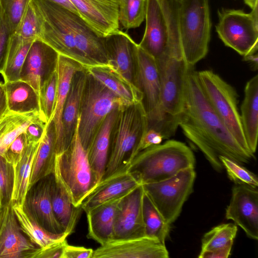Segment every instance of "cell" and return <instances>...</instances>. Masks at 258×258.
<instances>
[{
  "mask_svg": "<svg viewBox=\"0 0 258 258\" xmlns=\"http://www.w3.org/2000/svg\"><path fill=\"white\" fill-rule=\"evenodd\" d=\"M197 72L190 67L186 74L184 105L179 116V126L217 171L224 169L220 155L241 164L249 163L254 154L244 150L224 125L204 95Z\"/></svg>",
  "mask_w": 258,
  "mask_h": 258,
  "instance_id": "obj_1",
  "label": "cell"
},
{
  "mask_svg": "<svg viewBox=\"0 0 258 258\" xmlns=\"http://www.w3.org/2000/svg\"><path fill=\"white\" fill-rule=\"evenodd\" d=\"M39 39L58 54L85 69L106 54L105 37L98 34L80 15L49 0H31Z\"/></svg>",
  "mask_w": 258,
  "mask_h": 258,
  "instance_id": "obj_2",
  "label": "cell"
},
{
  "mask_svg": "<svg viewBox=\"0 0 258 258\" xmlns=\"http://www.w3.org/2000/svg\"><path fill=\"white\" fill-rule=\"evenodd\" d=\"M179 0H147L146 27L139 46L155 59L183 58L178 23Z\"/></svg>",
  "mask_w": 258,
  "mask_h": 258,
  "instance_id": "obj_3",
  "label": "cell"
},
{
  "mask_svg": "<svg viewBox=\"0 0 258 258\" xmlns=\"http://www.w3.org/2000/svg\"><path fill=\"white\" fill-rule=\"evenodd\" d=\"M195 163L189 147L171 140L139 152L132 160L128 170L143 184L169 178L183 170L195 168Z\"/></svg>",
  "mask_w": 258,
  "mask_h": 258,
  "instance_id": "obj_4",
  "label": "cell"
},
{
  "mask_svg": "<svg viewBox=\"0 0 258 258\" xmlns=\"http://www.w3.org/2000/svg\"><path fill=\"white\" fill-rule=\"evenodd\" d=\"M148 129V119L142 101L119 109L112 131L108 159L102 179L129 166Z\"/></svg>",
  "mask_w": 258,
  "mask_h": 258,
  "instance_id": "obj_5",
  "label": "cell"
},
{
  "mask_svg": "<svg viewBox=\"0 0 258 258\" xmlns=\"http://www.w3.org/2000/svg\"><path fill=\"white\" fill-rule=\"evenodd\" d=\"M53 174L55 180L76 207L81 206L85 197L97 184L88 161L87 152L80 140L78 121L70 146L56 155Z\"/></svg>",
  "mask_w": 258,
  "mask_h": 258,
  "instance_id": "obj_6",
  "label": "cell"
},
{
  "mask_svg": "<svg viewBox=\"0 0 258 258\" xmlns=\"http://www.w3.org/2000/svg\"><path fill=\"white\" fill-rule=\"evenodd\" d=\"M178 23L184 59L194 67L209 50L212 27L209 0H179Z\"/></svg>",
  "mask_w": 258,
  "mask_h": 258,
  "instance_id": "obj_7",
  "label": "cell"
},
{
  "mask_svg": "<svg viewBox=\"0 0 258 258\" xmlns=\"http://www.w3.org/2000/svg\"><path fill=\"white\" fill-rule=\"evenodd\" d=\"M128 105L87 72L78 120L79 137L87 152L108 114Z\"/></svg>",
  "mask_w": 258,
  "mask_h": 258,
  "instance_id": "obj_8",
  "label": "cell"
},
{
  "mask_svg": "<svg viewBox=\"0 0 258 258\" xmlns=\"http://www.w3.org/2000/svg\"><path fill=\"white\" fill-rule=\"evenodd\" d=\"M199 83L207 101L240 146L250 151L243 131L235 90L211 70L197 72Z\"/></svg>",
  "mask_w": 258,
  "mask_h": 258,
  "instance_id": "obj_9",
  "label": "cell"
},
{
  "mask_svg": "<svg viewBox=\"0 0 258 258\" xmlns=\"http://www.w3.org/2000/svg\"><path fill=\"white\" fill-rule=\"evenodd\" d=\"M258 5L246 13L241 10H218L216 31L227 46L243 56L257 52Z\"/></svg>",
  "mask_w": 258,
  "mask_h": 258,
  "instance_id": "obj_10",
  "label": "cell"
},
{
  "mask_svg": "<svg viewBox=\"0 0 258 258\" xmlns=\"http://www.w3.org/2000/svg\"><path fill=\"white\" fill-rule=\"evenodd\" d=\"M195 168L183 170L158 182L143 184L144 191L167 223L174 222L192 192L196 178Z\"/></svg>",
  "mask_w": 258,
  "mask_h": 258,
  "instance_id": "obj_11",
  "label": "cell"
},
{
  "mask_svg": "<svg viewBox=\"0 0 258 258\" xmlns=\"http://www.w3.org/2000/svg\"><path fill=\"white\" fill-rule=\"evenodd\" d=\"M161 84V107L172 116L182 112L189 67L183 58L163 55L156 59Z\"/></svg>",
  "mask_w": 258,
  "mask_h": 258,
  "instance_id": "obj_12",
  "label": "cell"
},
{
  "mask_svg": "<svg viewBox=\"0 0 258 258\" xmlns=\"http://www.w3.org/2000/svg\"><path fill=\"white\" fill-rule=\"evenodd\" d=\"M39 247L22 230L12 200L0 207V258H34Z\"/></svg>",
  "mask_w": 258,
  "mask_h": 258,
  "instance_id": "obj_13",
  "label": "cell"
},
{
  "mask_svg": "<svg viewBox=\"0 0 258 258\" xmlns=\"http://www.w3.org/2000/svg\"><path fill=\"white\" fill-rule=\"evenodd\" d=\"M144 192L141 184L120 199L114 215L112 240L146 236L142 211Z\"/></svg>",
  "mask_w": 258,
  "mask_h": 258,
  "instance_id": "obj_14",
  "label": "cell"
},
{
  "mask_svg": "<svg viewBox=\"0 0 258 258\" xmlns=\"http://www.w3.org/2000/svg\"><path fill=\"white\" fill-rule=\"evenodd\" d=\"M225 217L239 226L247 236L258 239V191L257 188L235 184L232 189L230 203Z\"/></svg>",
  "mask_w": 258,
  "mask_h": 258,
  "instance_id": "obj_15",
  "label": "cell"
},
{
  "mask_svg": "<svg viewBox=\"0 0 258 258\" xmlns=\"http://www.w3.org/2000/svg\"><path fill=\"white\" fill-rule=\"evenodd\" d=\"M54 178L53 173L31 186L27 191L22 207L47 231L55 234H65L55 217L52 207L51 191Z\"/></svg>",
  "mask_w": 258,
  "mask_h": 258,
  "instance_id": "obj_16",
  "label": "cell"
},
{
  "mask_svg": "<svg viewBox=\"0 0 258 258\" xmlns=\"http://www.w3.org/2000/svg\"><path fill=\"white\" fill-rule=\"evenodd\" d=\"M165 244L145 236L112 240L93 250L92 258H168Z\"/></svg>",
  "mask_w": 258,
  "mask_h": 258,
  "instance_id": "obj_17",
  "label": "cell"
},
{
  "mask_svg": "<svg viewBox=\"0 0 258 258\" xmlns=\"http://www.w3.org/2000/svg\"><path fill=\"white\" fill-rule=\"evenodd\" d=\"M107 67L129 83L136 85V57L138 44L120 30L105 37Z\"/></svg>",
  "mask_w": 258,
  "mask_h": 258,
  "instance_id": "obj_18",
  "label": "cell"
},
{
  "mask_svg": "<svg viewBox=\"0 0 258 258\" xmlns=\"http://www.w3.org/2000/svg\"><path fill=\"white\" fill-rule=\"evenodd\" d=\"M58 54L39 39L32 43L20 73V80L38 94L43 82L56 69Z\"/></svg>",
  "mask_w": 258,
  "mask_h": 258,
  "instance_id": "obj_19",
  "label": "cell"
},
{
  "mask_svg": "<svg viewBox=\"0 0 258 258\" xmlns=\"http://www.w3.org/2000/svg\"><path fill=\"white\" fill-rule=\"evenodd\" d=\"M128 167L102 179L82 202L83 210L86 213L103 203L122 197L142 184L140 180L129 171Z\"/></svg>",
  "mask_w": 258,
  "mask_h": 258,
  "instance_id": "obj_20",
  "label": "cell"
},
{
  "mask_svg": "<svg viewBox=\"0 0 258 258\" xmlns=\"http://www.w3.org/2000/svg\"><path fill=\"white\" fill-rule=\"evenodd\" d=\"M79 15L105 37L119 30L118 0H69Z\"/></svg>",
  "mask_w": 258,
  "mask_h": 258,
  "instance_id": "obj_21",
  "label": "cell"
},
{
  "mask_svg": "<svg viewBox=\"0 0 258 258\" xmlns=\"http://www.w3.org/2000/svg\"><path fill=\"white\" fill-rule=\"evenodd\" d=\"M85 68L81 64L69 57L58 54L56 71L57 85L55 109L52 119L55 130L56 155L63 152L62 113L75 74Z\"/></svg>",
  "mask_w": 258,
  "mask_h": 258,
  "instance_id": "obj_22",
  "label": "cell"
},
{
  "mask_svg": "<svg viewBox=\"0 0 258 258\" xmlns=\"http://www.w3.org/2000/svg\"><path fill=\"white\" fill-rule=\"evenodd\" d=\"M87 72L85 68L73 76L62 113L63 152L70 146L78 123Z\"/></svg>",
  "mask_w": 258,
  "mask_h": 258,
  "instance_id": "obj_23",
  "label": "cell"
},
{
  "mask_svg": "<svg viewBox=\"0 0 258 258\" xmlns=\"http://www.w3.org/2000/svg\"><path fill=\"white\" fill-rule=\"evenodd\" d=\"M119 109H114L108 114L87 151L88 161L97 183L101 180L105 171L112 131Z\"/></svg>",
  "mask_w": 258,
  "mask_h": 258,
  "instance_id": "obj_24",
  "label": "cell"
},
{
  "mask_svg": "<svg viewBox=\"0 0 258 258\" xmlns=\"http://www.w3.org/2000/svg\"><path fill=\"white\" fill-rule=\"evenodd\" d=\"M121 198L103 203L85 213L88 223L87 237L103 245L113 239V223Z\"/></svg>",
  "mask_w": 258,
  "mask_h": 258,
  "instance_id": "obj_25",
  "label": "cell"
},
{
  "mask_svg": "<svg viewBox=\"0 0 258 258\" xmlns=\"http://www.w3.org/2000/svg\"><path fill=\"white\" fill-rule=\"evenodd\" d=\"M240 119L247 146L253 154L257 146L258 136V76L251 78L244 88L241 105Z\"/></svg>",
  "mask_w": 258,
  "mask_h": 258,
  "instance_id": "obj_26",
  "label": "cell"
},
{
  "mask_svg": "<svg viewBox=\"0 0 258 258\" xmlns=\"http://www.w3.org/2000/svg\"><path fill=\"white\" fill-rule=\"evenodd\" d=\"M55 157V130L51 120L46 124L40 140L32 164L29 188L40 179L53 173Z\"/></svg>",
  "mask_w": 258,
  "mask_h": 258,
  "instance_id": "obj_27",
  "label": "cell"
},
{
  "mask_svg": "<svg viewBox=\"0 0 258 258\" xmlns=\"http://www.w3.org/2000/svg\"><path fill=\"white\" fill-rule=\"evenodd\" d=\"M86 70L127 104L143 102V96L141 91L107 66H94Z\"/></svg>",
  "mask_w": 258,
  "mask_h": 258,
  "instance_id": "obj_28",
  "label": "cell"
},
{
  "mask_svg": "<svg viewBox=\"0 0 258 258\" xmlns=\"http://www.w3.org/2000/svg\"><path fill=\"white\" fill-rule=\"evenodd\" d=\"M51 199L55 217L64 233L69 236L75 231L83 211L82 206L76 207L72 203L55 178L51 187Z\"/></svg>",
  "mask_w": 258,
  "mask_h": 258,
  "instance_id": "obj_29",
  "label": "cell"
},
{
  "mask_svg": "<svg viewBox=\"0 0 258 258\" xmlns=\"http://www.w3.org/2000/svg\"><path fill=\"white\" fill-rule=\"evenodd\" d=\"M34 41L24 39L15 33L9 35L3 66L0 71L4 83L20 80L23 63Z\"/></svg>",
  "mask_w": 258,
  "mask_h": 258,
  "instance_id": "obj_30",
  "label": "cell"
},
{
  "mask_svg": "<svg viewBox=\"0 0 258 258\" xmlns=\"http://www.w3.org/2000/svg\"><path fill=\"white\" fill-rule=\"evenodd\" d=\"M39 119V112L18 113L8 109L0 117V156L4 157L14 140Z\"/></svg>",
  "mask_w": 258,
  "mask_h": 258,
  "instance_id": "obj_31",
  "label": "cell"
},
{
  "mask_svg": "<svg viewBox=\"0 0 258 258\" xmlns=\"http://www.w3.org/2000/svg\"><path fill=\"white\" fill-rule=\"evenodd\" d=\"M3 84L8 110L18 113L39 112L38 94L29 84L20 80Z\"/></svg>",
  "mask_w": 258,
  "mask_h": 258,
  "instance_id": "obj_32",
  "label": "cell"
},
{
  "mask_svg": "<svg viewBox=\"0 0 258 258\" xmlns=\"http://www.w3.org/2000/svg\"><path fill=\"white\" fill-rule=\"evenodd\" d=\"M39 142L28 143L20 160L14 166V185L12 200L22 206L29 188L32 164Z\"/></svg>",
  "mask_w": 258,
  "mask_h": 258,
  "instance_id": "obj_33",
  "label": "cell"
},
{
  "mask_svg": "<svg viewBox=\"0 0 258 258\" xmlns=\"http://www.w3.org/2000/svg\"><path fill=\"white\" fill-rule=\"evenodd\" d=\"M13 209L22 230L38 247L43 248L67 238L64 234H55L46 230L24 211L22 205L13 202Z\"/></svg>",
  "mask_w": 258,
  "mask_h": 258,
  "instance_id": "obj_34",
  "label": "cell"
},
{
  "mask_svg": "<svg viewBox=\"0 0 258 258\" xmlns=\"http://www.w3.org/2000/svg\"><path fill=\"white\" fill-rule=\"evenodd\" d=\"M142 211L146 236L156 238L165 244L170 224L166 222L145 191L143 197Z\"/></svg>",
  "mask_w": 258,
  "mask_h": 258,
  "instance_id": "obj_35",
  "label": "cell"
},
{
  "mask_svg": "<svg viewBox=\"0 0 258 258\" xmlns=\"http://www.w3.org/2000/svg\"><path fill=\"white\" fill-rule=\"evenodd\" d=\"M147 0H118L119 24L126 29L139 27L145 19Z\"/></svg>",
  "mask_w": 258,
  "mask_h": 258,
  "instance_id": "obj_36",
  "label": "cell"
},
{
  "mask_svg": "<svg viewBox=\"0 0 258 258\" xmlns=\"http://www.w3.org/2000/svg\"><path fill=\"white\" fill-rule=\"evenodd\" d=\"M57 85L56 70L43 82L38 94L39 114L47 124L52 119L55 109Z\"/></svg>",
  "mask_w": 258,
  "mask_h": 258,
  "instance_id": "obj_37",
  "label": "cell"
},
{
  "mask_svg": "<svg viewBox=\"0 0 258 258\" xmlns=\"http://www.w3.org/2000/svg\"><path fill=\"white\" fill-rule=\"evenodd\" d=\"M237 226L233 223H224L213 227L202 239L200 252L212 251L233 243Z\"/></svg>",
  "mask_w": 258,
  "mask_h": 258,
  "instance_id": "obj_38",
  "label": "cell"
},
{
  "mask_svg": "<svg viewBox=\"0 0 258 258\" xmlns=\"http://www.w3.org/2000/svg\"><path fill=\"white\" fill-rule=\"evenodd\" d=\"M30 0H0V19L10 35L15 31Z\"/></svg>",
  "mask_w": 258,
  "mask_h": 258,
  "instance_id": "obj_39",
  "label": "cell"
},
{
  "mask_svg": "<svg viewBox=\"0 0 258 258\" xmlns=\"http://www.w3.org/2000/svg\"><path fill=\"white\" fill-rule=\"evenodd\" d=\"M219 158L231 181L235 184H246L254 188L257 187L258 179L253 173L242 164L226 156L220 155Z\"/></svg>",
  "mask_w": 258,
  "mask_h": 258,
  "instance_id": "obj_40",
  "label": "cell"
},
{
  "mask_svg": "<svg viewBox=\"0 0 258 258\" xmlns=\"http://www.w3.org/2000/svg\"><path fill=\"white\" fill-rule=\"evenodd\" d=\"M14 185V168L6 158L0 156V205L12 201Z\"/></svg>",
  "mask_w": 258,
  "mask_h": 258,
  "instance_id": "obj_41",
  "label": "cell"
},
{
  "mask_svg": "<svg viewBox=\"0 0 258 258\" xmlns=\"http://www.w3.org/2000/svg\"><path fill=\"white\" fill-rule=\"evenodd\" d=\"M14 33L24 39L35 40L38 39L37 20L31 0H30Z\"/></svg>",
  "mask_w": 258,
  "mask_h": 258,
  "instance_id": "obj_42",
  "label": "cell"
},
{
  "mask_svg": "<svg viewBox=\"0 0 258 258\" xmlns=\"http://www.w3.org/2000/svg\"><path fill=\"white\" fill-rule=\"evenodd\" d=\"M28 143L25 133L21 134L9 146L4 157L9 162L15 166L20 160L25 148Z\"/></svg>",
  "mask_w": 258,
  "mask_h": 258,
  "instance_id": "obj_43",
  "label": "cell"
},
{
  "mask_svg": "<svg viewBox=\"0 0 258 258\" xmlns=\"http://www.w3.org/2000/svg\"><path fill=\"white\" fill-rule=\"evenodd\" d=\"M67 238L43 248H39L34 258H62L63 251L68 244Z\"/></svg>",
  "mask_w": 258,
  "mask_h": 258,
  "instance_id": "obj_44",
  "label": "cell"
},
{
  "mask_svg": "<svg viewBox=\"0 0 258 258\" xmlns=\"http://www.w3.org/2000/svg\"><path fill=\"white\" fill-rule=\"evenodd\" d=\"M164 139L157 131L149 128L142 137L135 152L134 157L141 151L153 145H159Z\"/></svg>",
  "mask_w": 258,
  "mask_h": 258,
  "instance_id": "obj_45",
  "label": "cell"
},
{
  "mask_svg": "<svg viewBox=\"0 0 258 258\" xmlns=\"http://www.w3.org/2000/svg\"><path fill=\"white\" fill-rule=\"evenodd\" d=\"M93 249L83 246L66 245L62 258H92Z\"/></svg>",
  "mask_w": 258,
  "mask_h": 258,
  "instance_id": "obj_46",
  "label": "cell"
},
{
  "mask_svg": "<svg viewBox=\"0 0 258 258\" xmlns=\"http://www.w3.org/2000/svg\"><path fill=\"white\" fill-rule=\"evenodd\" d=\"M46 124L42 120L39 119L27 127L25 133L29 143L40 141Z\"/></svg>",
  "mask_w": 258,
  "mask_h": 258,
  "instance_id": "obj_47",
  "label": "cell"
},
{
  "mask_svg": "<svg viewBox=\"0 0 258 258\" xmlns=\"http://www.w3.org/2000/svg\"><path fill=\"white\" fill-rule=\"evenodd\" d=\"M233 243H230L224 247L212 251L200 252L199 258H227L230 255Z\"/></svg>",
  "mask_w": 258,
  "mask_h": 258,
  "instance_id": "obj_48",
  "label": "cell"
},
{
  "mask_svg": "<svg viewBox=\"0 0 258 258\" xmlns=\"http://www.w3.org/2000/svg\"><path fill=\"white\" fill-rule=\"evenodd\" d=\"M9 35L6 28L0 21V71L3 66Z\"/></svg>",
  "mask_w": 258,
  "mask_h": 258,
  "instance_id": "obj_49",
  "label": "cell"
},
{
  "mask_svg": "<svg viewBox=\"0 0 258 258\" xmlns=\"http://www.w3.org/2000/svg\"><path fill=\"white\" fill-rule=\"evenodd\" d=\"M8 110L6 94L3 82L0 84V117Z\"/></svg>",
  "mask_w": 258,
  "mask_h": 258,
  "instance_id": "obj_50",
  "label": "cell"
},
{
  "mask_svg": "<svg viewBox=\"0 0 258 258\" xmlns=\"http://www.w3.org/2000/svg\"><path fill=\"white\" fill-rule=\"evenodd\" d=\"M243 60L248 62L254 71L257 70L258 55L257 52L248 54L243 56Z\"/></svg>",
  "mask_w": 258,
  "mask_h": 258,
  "instance_id": "obj_51",
  "label": "cell"
},
{
  "mask_svg": "<svg viewBox=\"0 0 258 258\" xmlns=\"http://www.w3.org/2000/svg\"><path fill=\"white\" fill-rule=\"evenodd\" d=\"M79 15L76 9L69 0H49Z\"/></svg>",
  "mask_w": 258,
  "mask_h": 258,
  "instance_id": "obj_52",
  "label": "cell"
},
{
  "mask_svg": "<svg viewBox=\"0 0 258 258\" xmlns=\"http://www.w3.org/2000/svg\"><path fill=\"white\" fill-rule=\"evenodd\" d=\"M244 2L251 9L258 5V0H244Z\"/></svg>",
  "mask_w": 258,
  "mask_h": 258,
  "instance_id": "obj_53",
  "label": "cell"
},
{
  "mask_svg": "<svg viewBox=\"0 0 258 258\" xmlns=\"http://www.w3.org/2000/svg\"><path fill=\"white\" fill-rule=\"evenodd\" d=\"M3 82H2L1 80H0V84L3 83Z\"/></svg>",
  "mask_w": 258,
  "mask_h": 258,
  "instance_id": "obj_54",
  "label": "cell"
},
{
  "mask_svg": "<svg viewBox=\"0 0 258 258\" xmlns=\"http://www.w3.org/2000/svg\"><path fill=\"white\" fill-rule=\"evenodd\" d=\"M0 21H1V19H0Z\"/></svg>",
  "mask_w": 258,
  "mask_h": 258,
  "instance_id": "obj_55",
  "label": "cell"
},
{
  "mask_svg": "<svg viewBox=\"0 0 258 258\" xmlns=\"http://www.w3.org/2000/svg\"><path fill=\"white\" fill-rule=\"evenodd\" d=\"M0 207H1V205H0Z\"/></svg>",
  "mask_w": 258,
  "mask_h": 258,
  "instance_id": "obj_56",
  "label": "cell"
}]
</instances>
